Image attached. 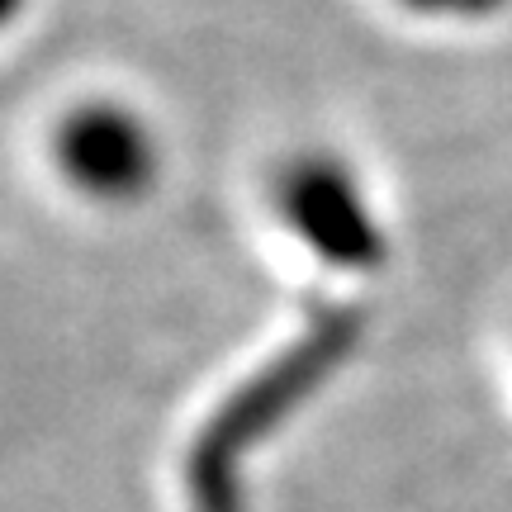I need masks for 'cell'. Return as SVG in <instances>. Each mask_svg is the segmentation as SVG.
I'll return each instance as SVG.
<instances>
[{
	"label": "cell",
	"mask_w": 512,
	"mask_h": 512,
	"mask_svg": "<svg viewBox=\"0 0 512 512\" xmlns=\"http://www.w3.org/2000/svg\"><path fill=\"white\" fill-rule=\"evenodd\" d=\"M53 166L62 185L100 209H133L157 195L162 138L114 95H86L53 124Z\"/></svg>",
	"instance_id": "3"
},
{
	"label": "cell",
	"mask_w": 512,
	"mask_h": 512,
	"mask_svg": "<svg viewBox=\"0 0 512 512\" xmlns=\"http://www.w3.org/2000/svg\"><path fill=\"white\" fill-rule=\"evenodd\" d=\"M361 347V318L356 313H323L304 337L261 366L233 399H223L214 422L204 427L190 460H185V489L195 512H242V460L266 437H275L294 408L328 384L332 370L347 366V356Z\"/></svg>",
	"instance_id": "1"
},
{
	"label": "cell",
	"mask_w": 512,
	"mask_h": 512,
	"mask_svg": "<svg viewBox=\"0 0 512 512\" xmlns=\"http://www.w3.org/2000/svg\"><path fill=\"white\" fill-rule=\"evenodd\" d=\"M271 204L313 261L342 275H380L389 233L361 171L332 147H294L271 176Z\"/></svg>",
	"instance_id": "2"
},
{
	"label": "cell",
	"mask_w": 512,
	"mask_h": 512,
	"mask_svg": "<svg viewBox=\"0 0 512 512\" xmlns=\"http://www.w3.org/2000/svg\"><path fill=\"white\" fill-rule=\"evenodd\" d=\"M24 5H29V0H0V34H5L19 15H24Z\"/></svg>",
	"instance_id": "4"
}]
</instances>
